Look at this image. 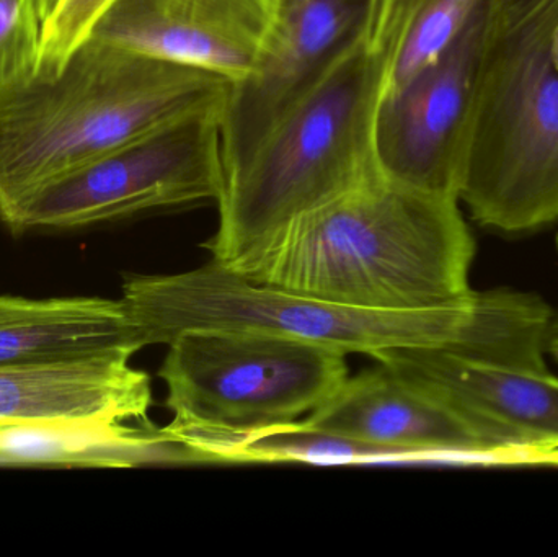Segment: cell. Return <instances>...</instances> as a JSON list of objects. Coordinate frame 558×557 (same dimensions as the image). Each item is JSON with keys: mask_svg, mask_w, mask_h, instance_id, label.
Masks as SVG:
<instances>
[{"mask_svg": "<svg viewBox=\"0 0 558 557\" xmlns=\"http://www.w3.org/2000/svg\"><path fill=\"white\" fill-rule=\"evenodd\" d=\"M474 255L458 198L376 170L295 219L238 274L341 306L422 313L474 300Z\"/></svg>", "mask_w": 558, "mask_h": 557, "instance_id": "6da1fadb", "label": "cell"}, {"mask_svg": "<svg viewBox=\"0 0 558 557\" xmlns=\"http://www.w3.org/2000/svg\"><path fill=\"white\" fill-rule=\"evenodd\" d=\"M232 82L97 38L59 71L0 92V219L15 232L43 190L170 124L221 113Z\"/></svg>", "mask_w": 558, "mask_h": 557, "instance_id": "7a4b0ae2", "label": "cell"}, {"mask_svg": "<svg viewBox=\"0 0 558 557\" xmlns=\"http://www.w3.org/2000/svg\"><path fill=\"white\" fill-rule=\"evenodd\" d=\"M389 62L363 20L318 77L225 177L213 261L242 271L305 213L376 172L377 111Z\"/></svg>", "mask_w": 558, "mask_h": 557, "instance_id": "3957f363", "label": "cell"}, {"mask_svg": "<svg viewBox=\"0 0 558 557\" xmlns=\"http://www.w3.org/2000/svg\"><path fill=\"white\" fill-rule=\"evenodd\" d=\"M558 0H495L459 203L517 234L558 221Z\"/></svg>", "mask_w": 558, "mask_h": 557, "instance_id": "277c9868", "label": "cell"}, {"mask_svg": "<svg viewBox=\"0 0 558 557\" xmlns=\"http://www.w3.org/2000/svg\"><path fill=\"white\" fill-rule=\"evenodd\" d=\"M121 300L144 347L169 346L186 330H252L374 359L396 347L478 349L500 329L497 304L478 291L462 307L383 313L257 283L215 261L182 274L131 275Z\"/></svg>", "mask_w": 558, "mask_h": 557, "instance_id": "5b68a950", "label": "cell"}, {"mask_svg": "<svg viewBox=\"0 0 558 557\" xmlns=\"http://www.w3.org/2000/svg\"><path fill=\"white\" fill-rule=\"evenodd\" d=\"M167 347L163 431L193 463H231L248 438L301 421L348 379L343 353L270 334L186 330Z\"/></svg>", "mask_w": 558, "mask_h": 557, "instance_id": "8992f818", "label": "cell"}, {"mask_svg": "<svg viewBox=\"0 0 558 557\" xmlns=\"http://www.w3.org/2000/svg\"><path fill=\"white\" fill-rule=\"evenodd\" d=\"M225 186L219 113L170 124L43 190L15 232L75 229L154 209L218 202Z\"/></svg>", "mask_w": 558, "mask_h": 557, "instance_id": "52a82bcc", "label": "cell"}, {"mask_svg": "<svg viewBox=\"0 0 558 557\" xmlns=\"http://www.w3.org/2000/svg\"><path fill=\"white\" fill-rule=\"evenodd\" d=\"M482 0L454 41L405 88L380 101L374 150L380 173L459 199L469 128L494 26Z\"/></svg>", "mask_w": 558, "mask_h": 557, "instance_id": "ba28073f", "label": "cell"}, {"mask_svg": "<svg viewBox=\"0 0 558 557\" xmlns=\"http://www.w3.org/2000/svg\"><path fill=\"white\" fill-rule=\"evenodd\" d=\"M376 362L477 428L521 463H558V376L442 346L396 347Z\"/></svg>", "mask_w": 558, "mask_h": 557, "instance_id": "9c48e42d", "label": "cell"}, {"mask_svg": "<svg viewBox=\"0 0 558 557\" xmlns=\"http://www.w3.org/2000/svg\"><path fill=\"white\" fill-rule=\"evenodd\" d=\"M366 0H291L278 10L254 71L232 82L219 113L225 177L318 77L360 26Z\"/></svg>", "mask_w": 558, "mask_h": 557, "instance_id": "30bf717a", "label": "cell"}, {"mask_svg": "<svg viewBox=\"0 0 558 557\" xmlns=\"http://www.w3.org/2000/svg\"><path fill=\"white\" fill-rule=\"evenodd\" d=\"M305 427L390 448L412 463H521L464 419L386 366L360 373L312 411Z\"/></svg>", "mask_w": 558, "mask_h": 557, "instance_id": "8fae6325", "label": "cell"}, {"mask_svg": "<svg viewBox=\"0 0 558 557\" xmlns=\"http://www.w3.org/2000/svg\"><path fill=\"white\" fill-rule=\"evenodd\" d=\"M277 16L271 0H118L90 38L239 82L257 65Z\"/></svg>", "mask_w": 558, "mask_h": 557, "instance_id": "7c38bea8", "label": "cell"}, {"mask_svg": "<svg viewBox=\"0 0 558 557\" xmlns=\"http://www.w3.org/2000/svg\"><path fill=\"white\" fill-rule=\"evenodd\" d=\"M134 355L0 365V425L149 422L150 378L131 365Z\"/></svg>", "mask_w": 558, "mask_h": 557, "instance_id": "4fadbf2b", "label": "cell"}, {"mask_svg": "<svg viewBox=\"0 0 558 557\" xmlns=\"http://www.w3.org/2000/svg\"><path fill=\"white\" fill-rule=\"evenodd\" d=\"M143 349L121 298L0 296V365Z\"/></svg>", "mask_w": 558, "mask_h": 557, "instance_id": "5bb4252c", "label": "cell"}, {"mask_svg": "<svg viewBox=\"0 0 558 557\" xmlns=\"http://www.w3.org/2000/svg\"><path fill=\"white\" fill-rule=\"evenodd\" d=\"M193 463L150 422L0 425V467L131 468Z\"/></svg>", "mask_w": 558, "mask_h": 557, "instance_id": "9a60e30c", "label": "cell"}, {"mask_svg": "<svg viewBox=\"0 0 558 557\" xmlns=\"http://www.w3.org/2000/svg\"><path fill=\"white\" fill-rule=\"evenodd\" d=\"M482 0H366L363 28L389 62L383 100L433 64L464 28Z\"/></svg>", "mask_w": 558, "mask_h": 557, "instance_id": "2e32d148", "label": "cell"}, {"mask_svg": "<svg viewBox=\"0 0 558 557\" xmlns=\"http://www.w3.org/2000/svg\"><path fill=\"white\" fill-rule=\"evenodd\" d=\"M231 463H305L315 464V467H344V464L412 463V461L400 451L315 431L298 421L248 438L232 455Z\"/></svg>", "mask_w": 558, "mask_h": 557, "instance_id": "e0dca14e", "label": "cell"}, {"mask_svg": "<svg viewBox=\"0 0 558 557\" xmlns=\"http://www.w3.org/2000/svg\"><path fill=\"white\" fill-rule=\"evenodd\" d=\"M43 23L38 0H0V92L38 72Z\"/></svg>", "mask_w": 558, "mask_h": 557, "instance_id": "ac0fdd59", "label": "cell"}, {"mask_svg": "<svg viewBox=\"0 0 558 557\" xmlns=\"http://www.w3.org/2000/svg\"><path fill=\"white\" fill-rule=\"evenodd\" d=\"M118 0H59L43 23L39 69L56 72L84 45Z\"/></svg>", "mask_w": 558, "mask_h": 557, "instance_id": "d6986e66", "label": "cell"}, {"mask_svg": "<svg viewBox=\"0 0 558 557\" xmlns=\"http://www.w3.org/2000/svg\"><path fill=\"white\" fill-rule=\"evenodd\" d=\"M547 355L553 356L558 363V313H554L547 332Z\"/></svg>", "mask_w": 558, "mask_h": 557, "instance_id": "ffe728a7", "label": "cell"}, {"mask_svg": "<svg viewBox=\"0 0 558 557\" xmlns=\"http://www.w3.org/2000/svg\"><path fill=\"white\" fill-rule=\"evenodd\" d=\"M58 2L59 0H38L39 12H41L43 20L48 19L49 13L54 10L56 3Z\"/></svg>", "mask_w": 558, "mask_h": 557, "instance_id": "44dd1931", "label": "cell"}, {"mask_svg": "<svg viewBox=\"0 0 558 557\" xmlns=\"http://www.w3.org/2000/svg\"><path fill=\"white\" fill-rule=\"evenodd\" d=\"M553 59L558 68V20L556 23V28H554L553 33Z\"/></svg>", "mask_w": 558, "mask_h": 557, "instance_id": "7402d4cb", "label": "cell"}, {"mask_svg": "<svg viewBox=\"0 0 558 557\" xmlns=\"http://www.w3.org/2000/svg\"><path fill=\"white\" fill-rule=\"evenodd\" d=\"M291 2V0H271V3H274L275 9H277V12L279 9H281L282 5H286V3Z\"/></svg>", "mask_w": 558, "mask_h": 557, "instance_id": "603a6c76", "label": "cell"}]
</instances>
